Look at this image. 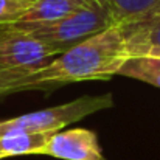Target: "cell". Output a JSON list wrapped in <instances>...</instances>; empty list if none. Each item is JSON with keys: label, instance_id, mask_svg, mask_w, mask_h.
Segmentation results:
<instances>
[{"label": "cell", "instance_id": "cell-6", "mask_svg": "<svg viewBox=\"0 0 160 160\" xmlns=\"http://www.w3.org/2000/svg\"><path fill=\"white\" fill-rule=\"evenodd\" d=\"M129 58H160V5L142 17L120 25Z\"/></svg>", "mask_w": 160, "mask_h": 160}, {"label": "cell", "instance_id": "cell-9", "mask_svg": "<svg viewBox=\"0 0 160 160\" xmlns=\"http://www.w3.org/2000/svg\"><path fill=\"white\" fill-rule=\"evenodd\" d=\"M113 27L132 22L160 5V0H98Z\"/></svg>", "mask_w": 160, "mask_h": 160}, {"label": "cell", "instance_id": "cell-12", "mask_svg": "<svg viewBox=\"0 0 160 160\" xmlns=\"http://www.w3.org/2000/svg\"><path fill=\"white\" fill-rule=\"evenodd\" d=\"M34 0H0V25H8L22 17Z\"/></svg>", "mask_w": 160, "mask_h": 160}, {"label": "cell", "instance_id": "cell-7", "mask_svg": "<svg viewBox=\"0 0 160 160\" xmlns=\"http://www.w3.org/2000/svg\"><path fill=\"white\" fill-rule=\"evenodd\" d=\"M86 3H81L79 0H34L22 17L8 23V27L22 33H30L45 23H52L78 11Z\"/></svg>", "mask_w": 160, "mask_h": 160}, {"label": "cell", "instance_id": "cell-1", "mask_svg": "<svg viewBox=\"0 0 160 160\" xmlns=\"http://www.w3.org/2000/svg\"><path fill=\"white\" fill-rule=\"evenodd\" d=\"M129 58L120 27L90 36L30 75L41 90L79 81L110 79Z\"/></svg>", "mask_w": 160, "mask_h": 160}, {"label": "cell", "instance_id": "cell-11", "mask_svg": "<svg viewBox=\"0 0 160 160\" xmlns=\"http://www.w3.org/2000/svg\"><path fill=\"white\" fill-rule=\"evenodd\" d=\"M22 90H41V89L30 79V76H22L0 70V97Z\"/></svg>", "mask_w": 160, "mask_h": 160}, {"label": "cell", "instance_id": "cell-8", "mask_svg": "<svg viewBox=\"0 0 160 160\" xmlns=\"http://www.w3.org/2000/svg\"><path fill=\"white\" fill-rule=\"evenodd\" d=\"M53 132L41 134H14L0 137V160L16 156L41 154Z\"/></svg>", "mask_w": 160, "mask_h": 160}, {"label": "cell", "instance_id": "cell-4", "mask_svg": "<svg viewBox=\"0 0 160 160\" xmlns=\"http://www.w3.org/2000/svg\"><path fill=\"white\" fill-rule=\"evenodd\" d=\"M64 53L58 45L34 39L33 36L0 25V70L30 76L50 62V58Z\"/></svg>", "mask_w": 160, "mask_h": 160}, {"label": "cell", "instance_id": "cell-10", "mask_svg": "<svg viewBox=\"0 0 160 160\" xmlns=\"http://www.w3.org/2000/svg\"><path fill=\"white\" fill-rule=\"evenodd\" d=\"M118 75L148 82L160 89V58H152V56L128 58L126 62L118 70Z\"/></svg>", "mask_w": 160, "mask_h": 160}, {"label": "cell", "instance_id": "cell-13", "mask_svg": "<svg viewBox=\"0 0 160 160\" xmlns=\"http://www.w3.org/2000/svg\"><path fill=\"white\" fill-rule=\"evenodd\" d=\"M81 3H89V2H93V0H79Z\"/></svg>", "mask_w": 160, "mask_h": 160}, {"label": "cell", "instance_id": "cell-5", "mask_svg": "<svg viewBox=\"0 0 160 160\" xmlns=\"http://www.w3.org/2000/svg\"><path fill=\"white\" fill-rule=\"evenodd\" d=\"M41 154L61 160H104L97 134L84 128L54 132Z\"/></svg>", "mask_w": 160, "mask_h": 160}, {"label": "cell", "instance_id": "cell-2", "mask_svg": "<svg viewBox=\"0 0 160 160\" xmlns=\"http://www.w3.org/2000/svg\"><path fill=\"white\" fill-rule=\"evenodd\" d=\"M112 95H86L65 104L47 107L0 121V137L14 134L59 132L62 128L76 123L92 113L112 107Z\"/></svg>", "mask_w": 160, "mask_h": 160}, {"label": "cell", "instance_id": "cell-3", "mask_svg": "<svg viewBox=\"0 0 160 160\" xmlns=\"http://www.w3.org/2000/svg\"><path fill=\"white\" fill-rule=\"evenodd\" d=\"M113 27L106 9L101 6L98 0L86 3L78 11L54 20L52 23H45L27 34L39 39L42 42L61 47L64 52L72 45L95 36L107 28Z\"/></svg>", "mask_w": 160, "mask_h": 160}]
</instances>
